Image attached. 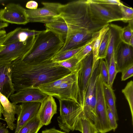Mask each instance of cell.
Returning <instances> with one entry per match:
<instances>
[{
    "mask_svg": "<svg viewBox=\"0 0 133 133\" xmlns=\"http://www.w3.org/2000/svg\"><path fill=\"white\" fill-rule=\"evenodd\" d=\"M5 46L3 45H0V52L3 50L5 47Z\"/></svg>",
    "mask_w": 133,
    "mask_h": 133,
    "instance_id": "obj_44",
    "label": "cell"
},
{
    "mask_svg": "<svg viewBox=\"0 0 133 133\" xmlns=\"http://www.w3.org/2000/svg\"><path fill=\"white\" fill-rule=\"evenodd\" d=\"M99 59L92 65L91 74L85 94L84 102L82 107L84 118L94 125L97 118L95 111L96 83L99 75Z\"/></svg>",
    "mask_w": 133,
    "mask_h": 133,
    "instance_id": "obj_5",
    "label": "cell"
},
{
    "mask_svg": "<svg viewBox=\"0 0 133 133\" xmlns=\"http://www.w3.org/2000/svg\"><path fill=\"white\" fill-rule=\"evenodd\" d=\"M99 72L103 82L108 83L109 77L108 68L103 59H99Z\"/></svg>",
    "mask_w": 133,
    "mask_h": 133,
    "instance_id": "obj_34",
    "label": "cell"
},
{
    "mask_svg": "<svg viewBox=\"0 0 133 133\" xmlns=\"http://www.w3.org/2000/svg\"><path fill=\"white\" fill-rule=\"evenodd\" d=\"M121 80L125 81L133 76V64L125 68L121 72Z\"/></svg>",
    "mask_w": 133,
    "mask_h": 133,
    "instance_id": "obj_36",
    "label": "cell"
},
{
    "mask_svg": "<svg viewBox=\"0 0 133 133\" xmlns=\"http://www.w3.org/2000/svg\"><path fill=\"white\" fill-rule=\"evenodd\" d=\"M8 26V23L4 22L0 19V30L7 27Z\"/></svg>",
    "mask_w": 133,
    "mask_h": 133,
    "instance_id": "obj_42",
    "label": "cell"
},
{
    "mask_svg": "<svg viewBox=\"0 0 133 133\" xmlns=\"http://www.w3.org/2000/svg\"><path fill=\"white\" fill-rule=\"evenodd\" d=\"M109 24L104 27L99 31L94 42L92 49L93 55L92 65L97 60L98 54L100 45L103 37L109 29Z\"/></svg>",
    "mask_w": 133,
    "mask_h": 133,
    "instance_id": "obj_24",
    "label": "cell"
},
{
    "mask_svg": "<svg viewBox=\"0 0 133 133\" xmlns=\"http://www.w3.org/2000/svg\"><path fill=\"white\" fill-rule=\"evenodd\" d=\"M108 31L109 38L108 48L105 61L108 67L114 52H116L123 42L121 37L122 27L113 24H109Z\"/></svg>",
    "mask_w": 133,
    "mask_h": 133,
    "instance_id": "obj_18",
    "label": "cell"
},
{
    "mask_svg": "<svg viewBox=\"0 0 133 133\" xmlns=\"http://www.w3.org/2000/svg\"><path fill=\"white\" fill-rule=\"evenodd\" d=\"M58 100L60 115L57 121L59 128L66 133L75 130L81 132L82 120L84 118L82 107L72 100Z\"/></svg>",
    "mask_w": 133,
    "mask_h": 133,
    "instance_id": "obj_4",
    "label": "cell"
},
{
    "mask_svg": "<svg viewBox=\"0 0 133 133\" xmlns=\"http://www.w3.org/2000/svg\"><path fill=\"white\" fill-rule=\"evenodd\" d=\"M11 75V63L0 61V92L8 99L15 92Z\"/></svg>",
    "mask_w": 133,
    "mask_h": 133,
    "instance_id": "obj_13",
    "label": "cell"
},
{
    "mask_svg": "<svg viewBox=\"0 0 133 133\" xmlns=\"http://www.w3.org/2000/svg\"><path fill=\"white\" fill-rule=\"evenodd\" d=\"M46 30L60 36L65 41L69 32L68 27L60 16L55 21L45 24Z\"/></svg>",
    "mask_w": 133,
    "mask_h": 133,
    "instance_id": "obj_21",
    "label": "cell"
},
{
    "mask_svg": "<svg viewBox=\"0 0 133 133\" xmlns=\"http://www.w3.org/2000/svg\"><path fill=\"white\" fill-rule=\"evenodd\" d=\"M82 133H98L94 124L85 118L82 121Z\"/></svg>",
    "mask_w": 133,
    "mask_h": 133,
    "instance_id": "obj_35",
    "label": "cell"
},
{
    "mask_svg": "<svg viewBox=\"0 0 133 133\" xmlns=\"http://www.w3.org/2000/svg\"><path fill=\"white\" fill-rule=\"evenodd\" d=\"M122 15L121 21L125 23H128L133 20V9L124 4L119 6Z\"/></svg>",
    "mask_w": 133,
    "mask_h": 133,
    "instance_id": "obj_33",
    "label": "cell"
},
{
    "mask_svg": "<svg viewBox=\"0 0 133 133\" xmlns=\"http://www.w3.org/2000/svg\"><path fill=\"white\" fill-rule=\"evenodd\" d=\"M92 38L85 43L79 47L72 49L68 50L57 54L51 59V60L53 62H57L66 60L74 56L81 50L90 43Z\"/></svg>",
    "mask_w": 133,
    "mask_h": 133,
    "instance_id": "obj_26",
    "label": "cell"
},
{
    "mask_svg": "<svg viewBox=\"0 0 133 133\" xmlns=\"http://www.w3.org/2000/svg\"><path fill=\"white\" fill-rule=\"evenodd\" d=\"M133 36V20L128 22V25L122 28L121 37L123 42L129 45V41Z\"/></svg>",
    "mask_w": 133,
    "mask_h": 133,
    "instance_id": "obj_29",
    "label": "cell"
},
{
    "mask_svg": "<svg viewBox=\"0 0 133 133\" xmlns=\"http://www.w3.org/2000/svg\"><path fill=\"white\" fill-rule=\"evenodd\" d=\"M89 3L91 14L97 20L107 24L121 21L122 15L119 6Z\"/></svg>",
    "mask_w": 133,
    "mask_h": 133,
    "instance_id": "obj_9",
    "label": "cell"
},
{
    "mask_svg": "<svg viewBox=\"0 0 133 133\" xmlns=\"http://www.w3.org/2000/svg\"><path fill=\"white\" fill-rule=\"evenodd\" d=\"M114 56L117 71L121 72L125 68L133 64V47L122 42L114 53Z\"/></svg>",
    "mask_w": 133,
    "mask_h": 133,
    "instance_id": "obj_16",
    "label": "cell"
},
{
    "mask_svg": "<svg viewBox=\"0 0 133 133\" xmlns=\"http://www.w3.org/2000/svg\"><path fill=\"white\" fill-rule=\"evenodd\" d=\"M57 105L53 97L48 96L41 103L37 116L43 125L51 123L54 115L57 113Z\"/></svg>",
    "mask_w": 133,
    "mask_h": 133,
    "instance_id": "obj_19",
    "label": "cell"
},
{
    "mask_svg": "<svg viewBox=\"0 0 133 133\" xmlns=\"http://www.w3.org/2000/svg\"><path fill=\"white\" fill-rule=\"evenodd\" d=\"M64 40L59 36L46 30L36 36L33 45L24 61L38 63L51 60L62 47Z\"/></svg>",
    "mask_w": 133,
    "mask_h": 133,
    "instance_id": "obj_3",
    "label": "cell"
},
{
    "mask_svg": "<svg viewBox=\"0 0 133 133\" xmlns=\"http://www.w3.org/2000/svg\"><path fill=\"white\" fill-rule=\"evenodd\" d=\"M42 91L48 95L55 97L58 100L70 99L81 105L78 79L65 82L57 87Z\"/></svg>",
    "mask_w": 133,
    "mask_h": 133,
    "instance_id": "obj_8",
    "label": "cell"
},
{
    "mask_svg": "<svg viewBox=\"0 0 133 133\" xmlns=\"http://www.w3.org/2000/svg\"><path fill=\"white\" fill-rule=\"evenodd\" d=\"M98 32L85 31L68 34L62 47L57 54L82 46L90 40Z\"/></svg>",
    "mask_w": 133,
    "mask_h": 133,
    "instance_id": "obj_15",
    "label": "cell"
},
{
    "mask_svg": "<svg viewBox=\"0 0 133 133\" xmlns=\"http://www.w3.org/2000/svg\"><path fill=\"white\" fill-rule=\"evenodd\" d=\"M0 19L11 24L25 25L29 23L26 9L20 4L10 3L0 10Z\"/></svg>",
    "mask_w": 133,
    "mask_h": 133,
    "instance_id": "obj_10",
    "label": "cell"
},
{
    "mask_svg": "<svg viewBox=\"0 0 133 133\" xmlns=\"http://www.w3.org/2000/svg\"><path fill=\"white\" fill-rule=\"evenodd\" d=\"M103 87L108 107L113 113L117 121L118 118L116 106V98L114 90L112 87L103 82Z\"/></svg>",
    "mask_w": 133,
    "mask_h": 133,
    "instance_id": "obj_22",
    "label": "cell"
},
{
    "mask_svg": "<svg viewBox=\"0 0 133 133\" xmlns=\"http://www.w3.org/2000/svg\"><path fill=\"white\" fill-rule=\"evenodd\" d=\"M59 66L68 69L71 72L78 71L79 68V62L75 56L66 60L57 62Z\"/></svg>",
    "mask_w": 133,
    "mask_h": 133,
    "instance_id": "obj_28",
    "label": "cell"
},
{
    "mask_svg": "<svg viewBox=\"0 0 133 133\" xmlns=\"http://www.w3.org/2000/svg\"><path fill=\"white\" fill-rule=\"evenodd\" d=\"M42 133H67L63 132L54 128H51L49 129H46L42 131Z\"/></svg>",
    "mask_w": 133,
    "mask_h": 133,
    "instance_id": "obj_40",
    "label": "cell"
},
{
    "mask_svg": "<svg viewBox=\"0 0 133 133\" xmlns=\"http://www.w3.org/2000/svg\"><path fill=\"white\" fill-rule=\"evenodd\" d=\"M78 71L71 72L69 75L62 78L52 82L41 84L37 88L42 91L57 87L65 82L77 79Z\"/></svg>",
    "mask_w": 133,
    "mask_h": 133,
    "instance_id": "obj_23",
    "label": "cell"
},
{
    "mask_svg": "<svg viewBox=\"0 0 133 133\" xmlns=\"http://www.w3.org/2000/svg\"><path fill=\"white\" fill-rule=\"evenodd\" d=\"M97 33L93 37L90 43L81 50L75 55L79 62H80L92 51V46Z\"/></svg>",
    "mask_w": 133,
    "mask_h": 133,
    "instance_id": "obj_31",
    "label": "cell"
},
{
    "mask_svg": "<svg viewBox=\"0 0 133 133\" xmlns=\"http://www.w3.org/2000/svg\"><path fill=\"white\" fill-rule=\"evenodd\" d=\"M43 7L35 10L26 9L29 22H40L45 24L51 22L60 16L59 3L42 2Z\"/></svg>",
    "mask_w": 133,
    "mask_h": 133,
    "instance_id": "obj_6",
    "label": "cell"
},
{
    "mask_svg": "<svg viewBox=\"0 0 133 133\" xmlns=\"http://www.w3.org/2000/svg\"><path fill=\"white\" fill-rule=\"evenodd\" d=\"M37 88H29L16 92L9 99L12 102L19 103L38 102H42L48 96Z\"/></svg>",
    "mask_w": 133,
    "mask_h": 133,
    "instance_id": "obj_12",
    "label": "cell"
},
{
    "mask_svg": "<svg viewBox=\"0 0 133 133\" xmlns=\"http://www.w3.org/2000/svg\"><path fill=\"white\" fill-rule=\"evenodd\" d=\"M107 112L110 126L112 130L115 131L118 126L116 120L113 113L108 108L107 109Z\"/></svg>",
    "mask_w": 133,
    "mask_h": 133,
    "instance_id": "obj_38",
    "label": "cell"
},
{
    "mask_svg": "<svg viewBox=\"0 0 133 133\" xmlns=\"http://www.w3.org/2000/svg\"><path fill=\"white\" fill-rule=\"evenodd\" d=\"M0 133H9L5 125L0 122Z\"/></svg>",
    "mask_w": 133,
    "mask_h": 133,
    "instance_id": "obj_41",
    "label": "cell"
},
{
    "mask_svg": "<svg viewBox=\"0 0 133 133\" xmlns=\"http://www.w3.org/2000/svg\"><path fill=\"white\" fill-rule=\"evenodd\" d=\"M41 104L38 102L21 103V111L18 116L14 133H17L28 122L37 116Z\"/></svg>",
    "mask_w": 133,
    "mask_h": 133,
    "instance_id": "obj_17",
    "label": "cell"
},
{
    "mask_svg": "<svg viewBox=\"0 0 133 133\" xmlns=\"http://www.w3.org/2000/svg\"><path fill=\"white\" fill-rule=\"evenodd\" d=\"M43 126L37 116L25 124L17 133H37Z\"/></svg>",
    "mask_w": 133,
    "mask_h": 133,
    "instance_id": "obj_25",
    "label": "cell"
},
{
    "mask_svg": "<svg viewBox=\"0 0 133 133\" xmlns=\"http://www.w3.org/2000/svg\"><path fill=\"white\" fill-rule=\"evenodd\" d=\"M108 69L109 77L107 84L112 87L114 80L118 73L116 68L114 51L111 56L110 64L108 67Z\"/></svg>",
    "mask_w": 133,
    "mask_h": 133,
    "instance_id": "obj_32",
    "label": "cell"
},
{
    "mask_svg": "<svg viewBox=\"0 0 133 133\" xmlns=\"http://www.w3.org/2000/svg\"><path fill=\"white\" fill-rule=\"evenodd\" d=\"M43 31L17 28L6 34L3 45L5 46L15 42H24L30 37L36 36L42 33Z\"/></svg>",
    "mask_w": 133,
    "mask_h": 133,
    "instance_id": "obj_20",
    "label": "cell"
},
{
    "mask_svg": "<svg viewBox=\"0 0 133 133\" xmlns=\"http://www.w3.org/2000/svg\"><path fill=\"white\" fill-rule=\"evenodd\" d=\"M0 102L3 109L2 114L4 117V121L6 123L7 127L13 130L16 128V125L14 123L16 119L15 115L18 116L21 111V105L10 102L6 96L0 92Z\"/></svg>",
    "mask_w": 133,
    "mask_h": 133,
    "instance_id": "obj_14",
    "label": "cell"
},
{
    "mask_svg": "<svg viewBox=\"0 0 133 133\" xmlns=\"http://www.w3.org/2000/svg\"><path fill=\"white\" fill-rule=\"evenodd\" d=\"M90 3L104 4L114 5L118 6L124 4L119 0H88Z\"/></svg>",
    "mask_w": 133,
    "mask_h": 133,
    "instance_id": "obj_37",
    "label": "cell"
},
{
    "mask_svg": "<svg viewBox=\"0 0 133 133\" xmlns=\"http://www.w3.org/2000/svg\"><path fill=\"white\" fill-rule=\"evenodd\" d=\"M122 92L125 96L129 106L133 124V82L130 81L127 83Z\"/></svg>",
    "mask_w": 133,
    "mask_h": 133,
    "instance_id": "obj_27",
    "label": "cell"
},
{
    "mask_svg": "<svg viewBox=\"0 0 133 133\" xmlns=\"http://www.w3.org/2000/svg\"><path fill=\"white\" fill-rule=\"evenodd\" d=\"M6 1V0H0V4L3 3Z\"/></svg>",
    "mask_w": 133,
    "mask_h": 133,
    "instance_id": "obj_45",
    "label": "cell"
},
{
    "mask_svg": "<svg viewBox=\"0 0 133 133\" xmlns=\"http://www.w3.org/2000/svg\"><path fill=\"white\" fill-rule=\"evenodd\" d=\"M38 5V3L34 1H30L26 3L25 6L29 9L35 10L37 9Z\"/></svg>",
    "mask_w": 133,
    "mask_h": 133,
    "instance_id": "obj_39",
    "label": "cell"
},
{
    "mask_svg": "<svg viewBox=\"0 0 133 133\" xmlns=\"http://www.w3.org/2000/svg\"><path fill=\"white\" fill-rule=\"evenodd\" d=\"M12 81L15 92L37 88L39 85L62 78L71 73L51 60L36 63L23 60L11 63Z\"/></svg>",
    "mask_w": 133,
    "mask_h": 133,
    "instance_id": "obj_1",
    "label": "cell"
},
{
    "mask_svg": "<svg viewBox=\"0 0 133 133\" xmlns=\"http://www.w3.org/2000/svg\"><path fill=\"white\" fill-rule=\"evenodd\" d=\"M35 37H30L24 42H15L5 45L0 52V61L12 63L23 59L31 49Z\"/></svg>",
    "mask_w": 133,
    "mask_h": 133,
    "instance_id": "obj_7",
    "label": "cell"
},
{
    "mask_svg": "<svg viewBox=\"0 0 133 133\" xmlns=\"http://www.w3.org/2000/svg\"><path fill=\"white\" fill-rule=\"evenodd\" d=\"M109 38V34L108 30L104 36L101 42L98 52L97 60L104 59L105 58L108 49Z\"/></svg>",
    "mask_w": 133,
    "mask_h": 133,
    "instance_id": "obj_30",
    "label": "cell"
},
{
    "mask_svg": "<svg viewBox=\"0 0 133 133\" xmlns=\"http://www.w3.org/2000/svg\"><path fill=\"white\" fill-rule=\"evenodd\" d=\"M3 109L2 106L0 102V120H2L4 121V119L2 117V111Z\"/></svg>",
    "mask_w": 133,
    "mask_h": 133,
    "instance_id": "obj_43",
    "label": "cell"
},
{
    "mask_svg": "<svg viewBox=\"0 0 133 133\" xmlns=\"http://www.w3.org/2000/svg\"><path fill=\"white\" fill-rule=\"evenodd\" d=\"M93 63L92 51L80 62L78 72V83L80 96L81 105L83 106L91 74Z\"/></svg>",
    "mask_w": 133,
    "mask_h": 133,
    "instance_id": "obj_11",
    "label": "cell"
},
{
    "mask_svg": "<svg viewBox=\"0 0 133 133\" xmlns=\"http://www.w3.org/2000/svg\"><path fill=\"white\" fill-rule=\"evenodd\" d=\"M59 12L60 16L68 27V35L85 31L97 32L109 24L99 21L94 17L88 0L75 1L61 4Z\"/></svg>",
    "mask_w": 133,
    "mask_h": 133,
    "instance_id": "obj_2",
    "label": "cell"
}]
</instances>
